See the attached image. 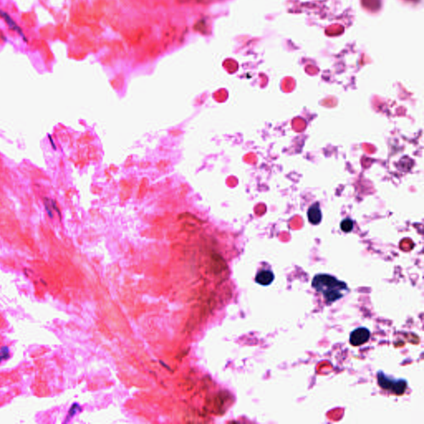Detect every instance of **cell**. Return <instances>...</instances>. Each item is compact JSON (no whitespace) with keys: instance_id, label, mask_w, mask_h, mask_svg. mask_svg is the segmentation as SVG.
Returning <instances> with one entry per match:
<instances>
[{"instance_id":"obj_2","label":"cell","mask_w":424,"mask_h":424,"mask_svg":"<svg viewBox=\"0 0 424 424\" xmlns=\"http://www.w3.org/2000/svg\"><path fill=\"white\" fill-rule=\"evenodd\" d=\"M377 380L380 388L387 391L391 392L392 394L396 395L404 394L408 386L406 379H394L386 375L382 371H378Z\"/></svg>"},{"instance_id":"obj_6","label":"cell","mask_w":424,"mask_h":424,"mask_svg":"<svg viewBox=\"0 0 424 424\" xmlns=\"http://www.w3.org/2000/svg\"><path fill=\"white\" fill-rule=\"evenodd\" d=\"M341 229L343 232L350 233L353 230L354 221L351 218H346L341 222Z\"/></svg>"},{"instance_id":"obj_3","label":"cell","mask_w":424,"mask_h":424,"mask_svg":"<svg viewBox=\"0 0 424 424\" xmlns=\"http://www.w3.org/2000/svg\"><path fill=\"white\" fill-rule=\"evenodd\" d=\"M371 338V331L366 327L355 329L350 335V343L353 346H362Z\"/></svg>"},{"instance_id":"obj_5","label":"cell","mask_w":424,"mask_h":424,"mask_svg":"<svg viewBox=\"0 0 424 424\" xmlns=\"http://www.w3.org/2000/svg\"><path fill=\"white\" fill-rule=\"evenodd\" d=\"M274 274L270 270H262L257 273L255 277V282L262 286L270 285L274 280Z\"/></svg>"},{"instance_id":"obj_7","label":"cell","mask_w":424,"mask_h":424,"mask_svg":"<svg viewBox=\"0 0 424 424\" xmlns=\"http://www.w3.org/2000/svg\"><path fill=\"white\" fill-rule=\"evenodd\" d=\"M8 358H9V350L5 346L0 350V362L5 361Z\"/></svg>"},{"instance_id":"obj_4","label":"cell","mask_w":424,"mask_h":424,"mask_svg":"<svg viewBox=\"0 0 424 424\" xmlns=\"http://www.w3.org/2000/svg\"><path fill=\"white\" fill-rule=\"evenodd\" d=\"M308 221L313 225H318L321 223L322 213L319 202H316L309 207L308 211Z\"/></svg>"},{"instance_id":"obj_1","label":"cell","mask_w":424,"mask_h":424,"mask_svg":"<svg viewBox=\"0 0 424 424\" xmlns=\"http://www.w3.org/2000/svg\"><path fill=\"white\" fill-rule=\"evenodd\" d=\"M312 286L323 296L326 304H331L343 298L349 288L343 281L327 273H319L313 278Z\"/></svg>"}]
</instances>
